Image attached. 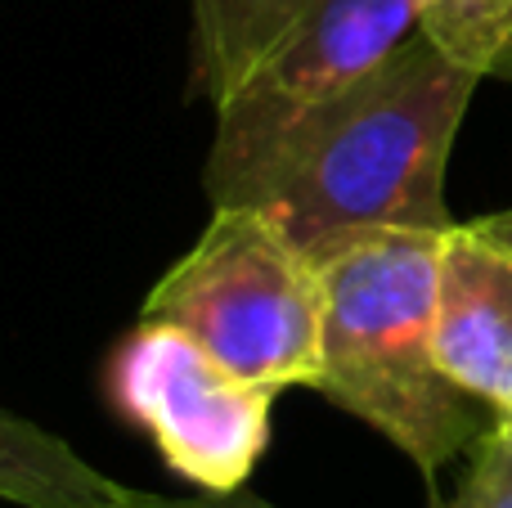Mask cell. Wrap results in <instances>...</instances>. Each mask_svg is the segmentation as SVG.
I'll return each instance as SVG.
<instances>
[{"label": "cell", "instance_id": "6da1fadb", "mask_svg": "<svg viewBox=\"0 0 512 508\" xmlns=\"http://www.w3.org/2000/svg\"><path fill=\"white\" fill-rule=\"evenodd\" d=\"M481 77L414 32L234 158H207L212 207H256L292 243L364 225L450 230L445 171Z\"/></svg>", "mask_w": 512, "mask_h": 508}, {"label": "cell", "instance_id": "7a4b0ae2", "mask_svg": "<svg viewBox=\"0 0 512 508\" xmlns=\"http://www.w3.org/2000/svg\"><path fill=\"white\" fill-rule=\"evenodd\" d=\"M441 234L364 225L306 248L324 293L315 392L387 437L423 477L468 455L495 423V410L463 392L436 351Z\"/></svg>", "mask_w": 512, "mask_h": 508}, {"label": "cell", "instance_id": "3957f363", "mask_svg": "<svg viewBox=\"0 0 512 508\" xmlns=\"http://www.w3.org/2000/svg\"><path fill=\"white\" fill-rule=\"evenodd\" d=\"M207 158H234L279 117L360 77L418 32L409 0H189Z\"/></svg>", "mask_w": 512, "mask_h": 508}, {"label": "cell", "instance_id": "277c9868", "mask_svg": "<svg viewBox=\"0 0 512 508\" xmlns=\"http://www.w3.org/2000/svg\"><path fill=\"white\" fill-rule=\"evenodd\" d=\"M261 392L315 387L324 360V293L315 261L256 207H212L198 243L144 297Z\"/></svg>", "mask_w": 512, "mask_h": 508}, {"label": "cell", "instance_id": "5b68a950", "mask_svg": "<svg viewBox=\"0 0 512 508\" xmlns=\"http://www.w3.org/2000/svg\"><path fill=\"white\" fill-rule=\"evenodd\" d=\"M108 396L126 423L149 432L162 464L207 495L243 491L270 446L274 396L167 320L140 315L113 347Z\"/></svg>", "mask_w": 512, "mask_h": 508}, {"label": "cell", "instance_id": "8992f818", "mask_svg": "<svg viewBox=\"0 0 512 508\" xmlns=\"http://www.w3.org/2000/svg\"><path fill=\"white\" fill-rule=\"evenodd\" d=\"M436 351L463 392L512 419V207L441 234Z\"/></svg>", "mask_w": 512, "mask_h": 508}, {"label": "cell", "instance_id": "52a82bcc", "mask_svg": "<svg viewBox=\"0 0 512 508\" xmlns=\"http://www.w3.org/2000/svg\"><path fill=\"white\" fill-rule=\"evenodd\" d=\"M135 486L113 482L63 437L0 405V500L14 508H135Z\"/></svg>", "mask_w": 512, "mask_h": 508}, {"label": "cell", "instance_id": "ba28073f", "mask_svg": "<svg viewBox=\"0 0 512 508\" xmlns=\"http://www.w3.org/2000/svg\"><path fill=\"white\" fill-rule=\"evenodd\" d=\"M418 32L481 81H512V0H409Z\"/></svg>", "mask_w": 512, "mask_h": 508}, {"label": "cell", "instance_id": "9c48e42d", "mask_svg": "<svg viewBox=\"0 0 512 508\" xmlns=\"http://www.w3.org/2000/svg\"><path fill=\"white\" fill-rule=\"evenodd\" d=\"M436 508H512V419H495L468 450V473Z\"/></svg>", "mask_w": 512, "mask_h": 508}, {"label": "cell", "instance_id": "30bf717a", "mask_svg": "<svg viewBox=\"0 0 512 508\" xmlns=\"http://www.w3.org/2000/svg\"><path fill=\"white\" fill-rule=\"evenodd\" d=\"M135 508H274L265 500H256L248 491H234V495H189V500H167V495H153V491H140L135 495Z\"/></svg>", "mask_w": 512, "mask_h": 508}]
</instances>
